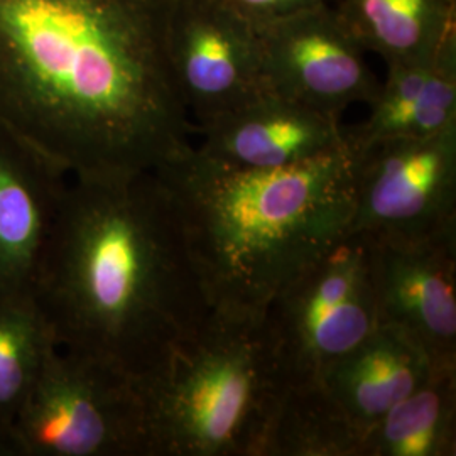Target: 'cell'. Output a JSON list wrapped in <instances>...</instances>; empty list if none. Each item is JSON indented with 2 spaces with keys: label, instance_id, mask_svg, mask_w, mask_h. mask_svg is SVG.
<instances>
[{
  "label": "cell",
  "instance_id": "obj_6",
  "mask_svg": "<svg viewBox=\"0 0 456 456\" xmlns=\"http://www.w3.org/2000/svg\"><path fill=\"white\" fill-rule=\"evenodd\" d=\"M264 318L288 384L322 382L379 326L370 239L345 235L271 297Z\"/></svg>",
  "mask_w": 456,
  "mask_h": 456
},
{
  "label": "cell",
  "instance_id": "obj_11",
  "mask_svg": "<svg viewBox=\"0 0 456 456\" xmlns=\"http://www.w3.org/2000/svg\"><path fill=\"white\" fill-rule=\"evenodd\" d=\"M196 134L201 156L244 169L289 167L346 146L342 118L269 90L196 127Z\"/></svg>",
  "mask_w": 456,
  "mask_h": 456
},
{
  "label": "cell",
  "instance_id": "obj_7",
  "mask_svg": "<svg viewBox=\"0 0 456 456\" xmlns=\"http://www.w3.org/2000/svg\"><path fill=\"white\" fill-rule=\"evenodd\" d=\"M350 151L355 205L348 233L401 244L456 233V129Z\"/></svg>",
  "mask_w": 456,
  "mask_h": 456
},
{
  "label": "cell",
  "instance_id": "obj_2",
  "mask_svg": "<svg viewBox=\"0 0 456 456\" xmlns=\"http://www.w3.org/2000/svg\"><path fill=\"white\" fill-rule=\"evenodd\" d=\"M60 348L151 374L212 310L154 171L69 178L34 284Z\"/></svg>",
  "mask_w": 456,
  "mask_h": 456
},
{
  "label": "cell",
  "instance_id": "obj_8",
  "mask_svg": "<svg viewBox=\"0 0 456 456\" xmlns=\"http://www.w3.org/2000/svg\"><path fill=\"white\" fill-rule=\"evenodd\" d=\"M265 90L342 118L374 102L380 82L337 9L320 4L257 28Z\"/></svg>",
  "mask_w": 456,
  "mask_h": 456
},
{
  "label": "cell",
  "instance_id": "obj_12",
  "mask_svg": "<svg viewBox=\"0 0 456 456\" xmlns=\"http://www.w3.org/2000/svg\"><path fill=\"white\" fill-rule=\"evenodd\" d=\"M68 181L0 122V294L34 291Z\"/></svg>",
  "mask_w": 456,
  "mask_h": 456
},
{
  "label": "cell",
  "instance_id": "obj_1",
  "mask_svg": "<svg viewBox=\"0 0 456 456\" xmlns=\"http://www.w3.org/2000/svg\"><path fill=\"white\" fill-rule=\"evenodd\" d=\"M175 0H0V122L69 178L181 158L196 134L167 37Z\"/></svg>",
  "mask_w": 456,
  "mask_h": 456
},
{
  "label": "cell",
  "instance_id": "obj_5",
  "mask_svg": "<svg viewBox=\"0 0 456 456\" xmlns=\"http://www.w3.org/2000/svg\"><path fill=\"white\" fill-rule=\"evenodd\" d=\"M11 456H149L137 379L54 346L12 426Z\"/></svg>",
  "mask_w": 456,
  "mask_h": 456
},
{
  "label": "cell",
  "instance_id": "obj_9",
  "mask_svg": "<svg viewBox=\"0 0 456 456\" xmlns=\"http://www.w3.org/2000/svg\"><path fill=\"white\" fill-rule=\"evenodd\" d=\"M167 51L195 127L265 92L259 31L220 0H175Z\"/></svg>",
  "mask_w": 456,
  "mask_h": 456
},
{
  "label": "cell",
  "instance_id": "obj_15",
  "mask_svg": "<svg viewBox=\"0 0 456 456\" xmlns=\"http://www.w3.org/2000/svg\"><path fill=\"white\" fill-rule=\"evenodd\" d=\"M335 9L386 65L433 58L456 39V0H340Z\"/></svg>",
  "mask_w": 456,
  "mask_h": 456
},
{
  "label": "cell",
  "instance_id": "obj_16",
  "mask_svg": "<svg viewBox=\"0 0 456 456\" xmlns=\"http://www.w3.org/2000/svg\"><path fill=\"white\" fill-rule=\"evenodd\" d=\"M455 455L456 369H433L363 440V456Z\"/></svg>",
  "mask_w": 456,
  "mask_h": 456
},
{
  "label": "cell",
  "instance_id": "obj_10",
  "mask_svg": "<svg viewBox=\"0 0 456 456\" xmlns=\"http://www.w3.org/2000/svg\"><path fill=\"white\" fill-rule=\"evenodd\" d=\"M370 242L379 325L403 331L431 369H456V233Z\"/></svg>",
  "mask_w": 456,
  "mask_h": 456
},
{
  "label": "cell",
  "instance_id": "obj_19",
  "mask_svg": "<svg viewBox=\"0 0 456 456\" xmlns=\"http://www.w3.org/2000/svg\"><path fill=\"white\" fill-rule=\"evenodd\" d=\"M256 28L305 12L326 0H220Z\"/></svg>",
  "mask_w": 456,
  "mask_h": 456
},
{
  "label": "cell",
  "instance_id": "obj_4",
  "mask_svg": "<svg viewBox=\"0 0 456 456\" xmlns=\"http://www.w3.org/2000/svg\"><path fill=\"white\" fill-rule=\"evenodd\" d=\"M137 384L149 456H261L289 386L264 311L215 308Z\"/></svg>",
  "mask_w": 456,
  "mask_h": 456
},
{
  "label": "cell",
  "instance_id": "obj_14",
  "mask_svg": "<svg viewBox=\"0 0 456 456\" xmlns=\"http://www.w3.org/2000/svg\"><path fill=\"white\" fill-rule=\"evenodd\" d=\"M423 350L397 328L379 325L326 370L322 384L367 429L431 374Z\"/></svg>",
  "mask_w": 456,
  "mask_h": 456
},
{
  "label": "cell",
  "instance_id": "obj_13",
  "mask_svg": "<svg viewBox=\"0 0 456 456\" xmlns=\"http://www.w3.org/2000/svg\"><path fill=\"white\" fill-rule=\"evenodd\" d=\"M369 107L367 120L345 126L350 149L456 129V39L433 58L389 63L386 82Z\"/></svg>",
  "mask_w": 456,
  "mask_h": 456
},
{
  "label": "cell",
  "instance_id": "obj_18",
  "mask_svg": "<svg viewBox=\"0 0 456 456\" xmlns=\"http://www.w3.org/2000/svg\"><path fill=\"white\" fill-rule=\"evenodd\" d=\"M58 346L34 291L0 294V456L49 352Z\"/></svg>",
  "mask_w": 456,
  "mask_h": 456
},
{
  "label": "cell",
  "instance_id": "obj_17",
  "mask_svg": "<svg viewBox=\"0 0 456 456\" xmlns=\"http://www.w3.org/2000/svg\"><path fill=\"white\" fill-rule=\"evenodd\" d=\"M365 431L322 382L288 386L261 456H363Z\"/></svg>",
  "mask_w": 456,
  "mask_h": 456
},
{
  "label": "cell",
  "instance_id": "obj_3",
  "mask_svg": "<svg viewBox=\"0 0 456 456\" xmlns=\"http://www.w3.org/2000/svg\"><path fill=\"white\" fill-rule=\"evenodd\" d=\"M173 200L215 310L261 313L345 235L355 205L348 146L281 169H244L195 146L154 171Z\"/></svg>",
  "mask_w": 456,
  "mask_h": 456
}]
</instances>
